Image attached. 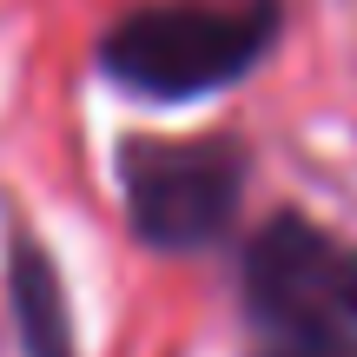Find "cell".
I'll return each instance as SVG.
<instances>
[{
	"label": "cell",
	"instance_id": "1",
	"mask_svg": "<svg viewBox=\"0 0 357 357\" xmlns=\"http://www.w3.org/2000/svg\"><path fill=\"white\" fill-rule=\"evenodd\" d=\"M278 33V0L245 7H139L106 33L100 60L113 79L153 93V100H192L225 79L252 73V60Z\"/></svg>",
	"mask_w": 357,
	"mask_h": 357
},
{
	"label": "cell",
	"instance_id": "2",
	"mask_svg": "<svg viewBox=\"0 0 357 357\" xmlns=\"http://www.w3.org/2000/svg\"><path fill=\"white\" fill-rule=\"evenodd\" d=\"M238 192H245V153L225 139H132L126 146L132 231L159 252L212 245L238 212Z\"/></svg>",
	"mask_w": 357,
	"mask_h": 357
},
{
	"label": "cell",
	"instance_id": "4",
	"mask_svg": "<svg viewBox=\"0 0 357 357\" xmlns=\"http://www.w3.org/2000/svg\"><path fill=\"white\" fill-rule=\"evenodd\" d=\"M337 291H344V311H351V324H357V252L337 258Z\"/></svg>",
	"mask_w": 357,
	"mask_h": 357
},
{
	"label": "cell",
	"instance_id": "3",
	"mask_svg": "<svg viewBox=\"0 0 357 357\" xmlns=\"http://www.w3.org/2000/svg\"><path fill=\"white\" fill-rule=\"evenodd\" d=\"M7 284H13V318H20L26 357H73V324H66V291L53 278L47 252L33 238H13L7 252Z\"/></svg>",
	"mask_w": 357,
	"mask_h": 357
}]
</instances>
